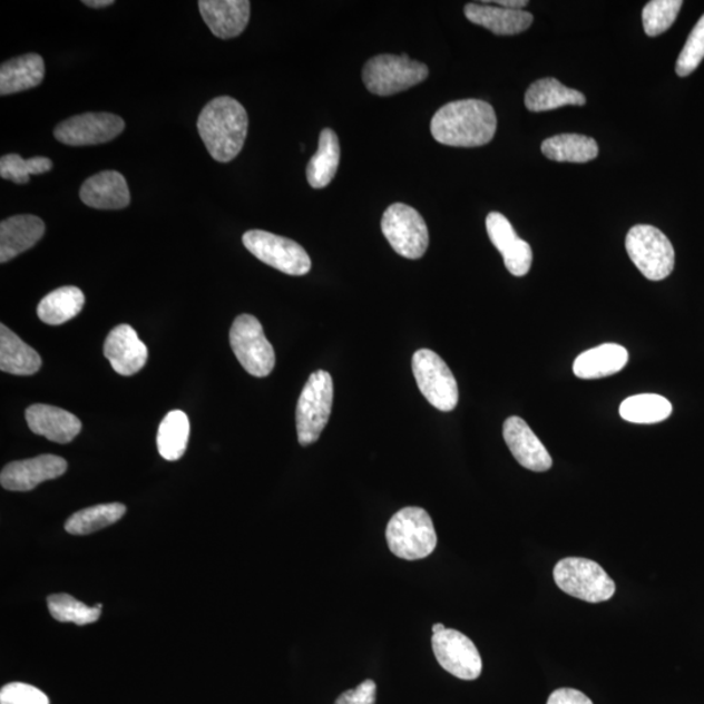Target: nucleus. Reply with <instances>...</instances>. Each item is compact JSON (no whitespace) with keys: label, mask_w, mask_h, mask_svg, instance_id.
Returning a JSON list of instances; mask_svg holds the SVG:
<instances>
[{"label":"nucleus","mask_w":704,"mask_h":704,"mask_svg":"<svg viewBox=\"0 0 704 704\" xmlns=\"http://www.w3.org/2000/svg\"><path fill=\"white\" fill-rule=\"evenodd\" d=\"M124 503L113 502L96 505L82 509L67 519L66 531L72 535H89L117 524L126 515Z\"/></svg>","instance_id":"2f4dec72"},{"label":"nucleus","mask_w":704,"mask_h":704,"mask_svg":"<svg viewBox=\"0 0 704 704\" xmlns=\"http://www.w3.org/2000/svg\"><path fill=\"white\" fill-rule=\"evenodd\" d=\"M626 251L649 281H663L675 267V250L667 235L649 225H637L626 236Z\"/></svg>","instance_id":"423d86ee"},{"label":"nucleus","mask_w":704,"mask_h":704,"mask_svg":"<svg viewBox=\"0 0 704 704\" xmlns=\"http://www.w3.org/2000/svg\"><path fill=\"white\" fill-rule=\"evenodd\" d=\"M704 59V14L688 36L676 63V74L681 78L693 74Z\"/></svg>","instance_id":"c9c22d12"},{"label":"nucleus","mask_w":704,"mask_h":704,"mask_svg":"<svg viewBox=\"0 0 704 704\" xmlns=\"http://www.w3.org/2000/svg\"><path fill=\"white\" fill-rule=\"evenodd\" d=\"M198 9L211 32L221 40L238 37L250 21L248 0H201Z\"/></svg>","instance_id":"a211bd4d"},{"label":"nucleus","mask_w":704,"mask_h":704,"mask_svg":"<svg viewBox=\"0 0 704 704\" xmlns=\"http://www.w3.org/2000/svg\"><path fill=\"white\" fill-rule=\"evenodd\" d=\"M50 614L59 623L84 626L94 624L101 617V604L89 607L68 594H53L48 598Z\"/></svg>","instance_id":"473e14b6"},{"label":"nucleus","mask_w":704,"mask_h":704,"mask_svg":"<svg viewBox=\"0 0 704 704\" xmlns=\"http://www.w3.org/2000/svg\"><path fill=\"white\" fill-rule=\"evenodd\" d=\"M547 704H594L588 696L576 688H557L549 695Z\"/></svg>","instance_id":"58836bf2"},{"label":"nucleus","mask_w":704,"mask_h":704,"mask_svg":"<svg viewBox=\"0 0 704 704\" xmlns=\"http://www.w3.org/2000/svg\"><path fill=\"white\" fill-rule=\"evenodd\" d=\"M46 226L32 214H21L0 224V263L6 264L41 241Z\"/></svg>","instance_id":"412c9836"},{"label":"nucleus","mask_w":704,"mask_h":704,"mask_svg":"<svg viewBox=\"0 0 704 704\" xmlns=\"http://www.w3.org/2000/svg\"><path fill=\"white\" fill-rule=\"evenodd\" d=\"M189 419L185 412L175 410L168 412L160 422L157 434L159 454L166 461H178L185 456L189 440Z\"/></svg>","instance_id":"c756f323"},{"label":"nucleus","mask_w":704,"mask_h":704,"mask_svg":"<svg viewBox=\"0 0 704 704\" xmlns=\"http://www.w3.org/2000/svg\"><path fill=\"white\" fill-rule=\"evenodd\" d=\"M428 67L408 56H378L365 63L363 81L366 89L377 96H393L423 82Z\"/></svg>","instance_id":"0eeeda50"},{"label":"nucleus","mask_w":704,"mask_h":704,"mask_svg":"<svg viewBox=\"0 0 704 704\" xmlns=\"http://www.w3.org/2000/svg\"><path fill=\"white\" fill-rule=\"evenodd\" d=\"M0 704H50L49 696L40 688L22 683H12L0 691Z\"/></svg>","instance_id":"e433bc0d"},{"label":"nucleus","mask_w":704,"mask_h":704,"mask_svg":"<svg viewBox=\"0 0 704 704\" xmlns=\"http://www.w3.org/2000/svg\"><path fill=\"white\" fill-rule=\"evenodd\" d=\"M495 6L503 7L509 10H524L528 6L527 0H496V2H489Z\"/></svg>","instance_id":"ea45409f"},{"label":"nucleus","mask_w":704,"mask_h":704,"mask_svg":"<svg viewBox=\"0 0 704 704\" xmlns=\"http://www.w3.org/2000/svg\"><path fill=\"white\" fill-rule=\"evenodd\" d=\"M672 414V404L662 395L639 394L626 398L619 405V415L626 422L635 424H655L664 422Z\"/></svg>","instance_id":"7c9ffc66"},{"label":"nucleus","mask_w":704,"mask_h":704,"mask_svg":"<svg viewBox=\"0 0 704 704\" xmlns=\"http://www.w3.org/2000/svg\"><path fill=\"white\" fill-rule=\"evenodd\" d=\"M229 344L243 369L252 377H270L275 365V352L267 341L260 321L251 315H241L229 329Z\"/></svg>","instance_id":"6e6552de"},{"label":"nucleus","mask_w":704,"mask_h":704,"mask_svg":"<svg viewBox=\"0 0 704 704\" xmlns=\"http://www.w3.org/2000/svg\"><path fill=\"white\" fill-rule=\"evenodd\" d=\"M525 105L532 113L560 109L564 106H584L586 97L576 89L563 86L554 78L531 84L525 96Z\"/></svg>","instance_id":"a878e982"},{"label":"nucleus","mask_w":704,"mask_h":704,"mask_svg":"<svg viewBox=\"0 0 704 704\" xmlns=\"http://www.w3.org/2000/svg\"><path fill=\"white\" fill-rule=\"evenodd\" d=\"M86 296L75 286H65L51 291L38 304L37 315L48 325H62L79 315Z\"/></svg>","instance_id":"cd10ccee"},{"label":"nucleus","mask_w":704,"mask_h":704,"mask_svg":"<svg viewBox=\"0 0 704 704\" xmlns=\"http://www.w3.org/2000/svg\"><path fill=\"white\" fill-rule=\"evenodd\" d=\"M389 549L408 561L422 560L438 546L432 518L422 508L409 507L397 511L387 527Z\"/></svg>","instance_id":"7ed1b4c3"},{"label":"nucleus","mask_w":704,"mask_h":704,"mask_svg":"<svg viewBox=\"0 0 704 704\" xmlns=\"http://www.w3.org/2000/svg\"><path fill=\"white\" fill-rule=\"evenodd\" d=\"M541 151L556 163L586 164L599 155L598 143L578 134H563L542 141Z\"/></svg>","instance_id":"bb28decb"},{"label":"nucleus","mask_w":704,"mask_h":704,"mask_svg":"<svg viewBox=\"0 0 704 704\" xmlns=\"http://www.w3.org/2000/svg\"><path fill=\"white\" fill-rule=\"evenodd\" d=\"M30 431L58 443L71 442L81 431L78 417L56 405L37 403L26 411Z\"/></svg>","instance_id":"6ab92c4d"},{"label":"nucleus","mask_w":704,"mask_h":704,"mask_svg":"<svg viewBox=\"0 0 704 704\" xmlns=\"http://www.w3.org/2000/svg\"><path fill=\"white\" fill-rule=\"evenodd\" d=\"M333 395L331 373L313 372L296 405V431L301 446H312L320 439L332 414Z\"/></svg>","instance_id":"39448f33"},{"label":"nucleus","mask_w":704,"mask_h":704,"mask_svg":"<svg viewBox=\"0 0 704 704\" xmlns=\"http://www.w3.org/2000/svg\"><path fill=\"white\" fill-rule=\"evenodd\" d=\"M243 244L260 262L289 275H304L311 271V258L294 241L283 236L251 229L243 235Z\"/></svg>","instance_id":"9b49d317"},{"label":"nucleus","mask_w":704,"mask_h":704,"mask_svg":"<svg viewBox=\"0 0 704 704\" xmlns=\"http://www.w3.org/2000/svg\"><path fill=\"white\" fill-rule=\"evenodd\" d=\"M497 129L493 107L480 99L449 102L431 121L433 139L448 147L476 148L491 143Z\"/></svg>","instance_id":"f257e3e1"},{"label":"nucleus","mask_w":704,"mask_h":704,"mask_svg":"<svg viewBox=\"0 0 704 704\" xmlns=\"http://www.w3.org/2000/svg\"><path fill=\"white\" fill-rule=\"evenodd\" d=\"M466 18L497 36H515L531 27L534 17L524 10H509L489 2L465 7Z\"/></svg>","instance_id":"4be33fe9"},{"label":"nucleus","mask_w":704,"mask_h":704,"mask_svg":"<svg viewBox=\"0 0 704 704\" xmlns=\"http://www.w3.org/2000/svg\"><path fill=\"white\" fill-rule=\"evenodd\" d=\"M104 354L113 370L121 377H133L144 369L148 361V349L129 325H118L107 335Z\"/></svg>","instance_id":"dca6fc26"},{"label":"nucleus","mask_w":704,"mask_h":704,"mask_svg":"<svg viewBox=\"0 0 704 704\" xmlns=\"http://www.w3.org/2000/svg\"><path fill=\"white\" fill-rule=\"evenodd\" d=\"M556 585L565 594L587 603H603L616 593L615 580L598 563L581 557H568L555 566Z\"/></svg>","instance_id":"20e7f679"},{"label":"nucleus","mask_w":704,"mask_h":704,"mask_svg":"<svg viewBox=\"0 0 704 704\" xmlns=\"http://www.w3.org/2000/svg\"><path fill=\"white\" fill-rule=\"evenodd\" d=\"M125 120L109 113L76 115L58 125L53 136L71 147L109 143L124 133Z\"/></svg>","instance_id":"ddd939ff"},{"label":"nucleus","mask_w":704,"mask_h":704,"mask_svg":"<svg viewBox=\"0 0 704 704\" xmlns=\"http://www.w3.org/2000/svg\"><path fill=\"white\" fill-rule=\"evenodd\" d=\"M446 629H447L446 625H442V624H434V625L432 626V632H433V634L441 633V632H443V630H446Z\"/></svg>","instance_id":"79ce46f5"},{"label":"nucleus","mask_w":704,"mask_h":704,"mask_svg":"<svg viewBox=\"0 0 704 704\" xmlns=\"http://www.w3.org/2000/svg\"><path fill=\"white\" fill-rule=\"evenodd\" d=\"M486 226L489 239L502 255L507 270L516 277H524L530 272L531 246L519 238L509 219L501 213L492 212L488 214Z\"/></svg>","instance_id":"2eb2a0df"},{"label":"nucleus","mask_w":704,"mask_h":704,"mask_svg":"<svg viewBox=\"0 0 704 704\" xmlns=\"http://www.w3.org/2000/svg\"><path fill=\"white\" fill-rule=\"evenodd\" d=\"M683 4L681 0H653L647 3L642 12L646 35L656 37L668 30L676 21Z\"/></svg>","instance_id":"f704fd0d"},{"label":"nucleus","mask_w":704,"mask_h":704,"mask_svg":"<svg viewBox=\"0 0 704 704\" xmlns=\"http://www.w3.org/2000/svg\"><path fill=\"white\" fill-rule=\"evenodd\" d=\"M197 131L217 163H232L247 139V111L232 97L214 98L198 117Z\"/></svg>","instance_id":"f03ea898"},{"label":"nucleus","mask_w":704,"mask_h":704,"mask_svg":"<svg viewBox=\"0 0 704 704\" xmlns=\"http://www.w3.org/2000/svg\"><path fill=\"white\" fill-rule=\"evenodd\" d=\"M67 467L65 458L52 454L25 459L7 465L0 473V483L13 492L32 491L43 481L62 477Z\"/></svg>","instance_id":"4468645a"},{"label":"nucleus","mask_w":704,"mask_h":704,"mask_svg":"<svg viewBox=\"0 0 704 704\" xmlns=\"http://www.w3.org/2000/svg\"><path fill=\"white\" fill-rule=\"evenodd\" d=\"M81 202L90 208L118 211L131 203L125 176L118 172H102L84 182L80 189Z\"/></svg>","instance_id":"aec40b11"},{"label":"nucleus","mask_w":704,"mask_h":704,"mask_svg":"<svg viewBox=\"0 0 704 704\" xmlns=\"http://www.w3.org/2000/svg\"><path fill=\"white\" fill-rule=\"evenodd\" d=\"M43 78L45 62L38 53L7 60L0 68V95L9 96L36 88Z\"/></svg>","instance_id":"b1692460"},{"label":"nucleus","mask_w":704,"mask_h":704,"mask_svg":"<svg viewBox=\"0 0 704 704\" xmlns=\"http://www.w3.org/2000/svg\"><path fill=\"white\" fill-rule=\"evenodd\" d=\"M378 686L372 679H365L352 691L344 692L334 704H374L377 703Z\"/></svg>","instance_id":"4c0bfd02"},{"label":"nucleus","mask_w":704,"mask_h":704,"mask_svg":"<svg viewBox=\"0 0 704 704\" xmlns=\"http://www.w3.org/2000/svg\"><path fill=\"white\" fill-rule=\"evenodd\" d=\"M382 234L398 255L418 260L430 246V234L422 216L411 206L390 205L381 221Z\"/></svg>","instance_id":"1a4fd4ad"},{"label":"nucleus","mask_w":704,"mask_h":704,"mask_svg":"<svg viewBox=\"0 0 704 704\" xmlns=\"http://www.w3.org/2000/svg\"><path fill=\"white\" fill-rule=\"evenodd\" d=\"M340 159L339 137L331 128H325L320 135L316 155L311 158L307 166L310 186L316 189L326 187L339 170Z\"/></svg>","instance_id":"c85d7f7f"},{"label":"nucleus","mask_w":704,"mask_h":704,"mask_svg":"<svg viewBox=\"0 0 704 704\" xmlns=\"http://www.w3.org/2000/svg\"><path fill=\"white\" fill-rule=\"evenodd\" d=\"M51 168V159L46 157L25 159L19 155H6L0 159V176L17 185H27L30 175H41Z\"/></svg>","instance_id":"72a5a7b5"},{"label":"nucleus","mask_w":704,"mask_h":704,"mask_svg":"<svg viewBox=\"0 0 704 704\" xmlns=\"http://www.w3.org/2000/svg\"><path fill=\"white\" fill-rule=\"evenodd\" d=\"M412 372L420 393L434 409L450 412L457 408L459 393L453 372L434 351L418 350L412 356Z\"/></svg>","instance_id":"9d476101"},{"label":"nucleus","mask_w":704,"mask_h":704,"mask_svg":"<svg viewBox=\"0 0 704 704\" xmlns=\"http://www.w3.org/2000/svg\"><path fill=\"white\" fill-rule=\"evenodd\" d=\"M432 648L443 669L459 679L473 681L480 677L483 662L473 642L454 629L433 634Z\"/></svg>","instance_id":"f8f14e48"},{"label":"nucleus","mask_w":704,"mask_h":704,"mask_svg":"<svg viewBox=\"0 0 704 704\" xmlns=\"http://www.w3.org/2000/svg\"><path fill=\"white\" fill-rule=\"evenodd\" d=\"M503 440L507 442L511 454L525 469L535 472H545L554 465L549 451L542 446L524 419L511 417L503 423Z\"/></svg>","instance_id":"f3484780"},{"label":"nucleus","mask_w":704,"mask_h":704,"mask_svg":"<svg viewBox=\"0 0 704 704\" xmlns=\"http://www.w3.org/2000/svg\"><path fill=\"white\" fill-rule=\"evenodd\" d=\"M84 4L91 7V9H104V7L113 6V0H84Z\"/></svg>","instance_id":"a19ab883"},{"label":"nucleus","mask_w":704,"mask_h":704,"mask_svg":"<svg viewBox=\"0 0 704 704\" xmlns=\"http://www.w3.org/2000/svg\"><path fill=\"white\" fill-rule=\"evenodd\" d=\"M41 356L4 324L0 325V370L17 377H32L40 371Z\"/></svg>","instance_id":"393cba45"},{"label":"nucleus","mask_w":704,"mask_h":704,"mask_svg":"<svg viewBox=\"0 0 704 704\" xmlns=\"http://www.w3.org/2000/svg\"><path fill=\"white\" fill-rule=\"evenodd\" d=\"M627 361L629 354L625 348L606 343L580 354L574 362L573 371L579 379H602L624 370Z\"/></svg>","instance_id":"5701e85b"}]
</instances>
